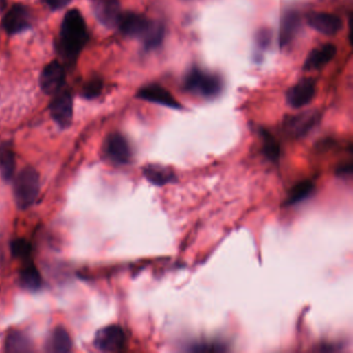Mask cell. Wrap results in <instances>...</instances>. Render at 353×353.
I'll return each instance as SVG.
<instances>
[{
  "label": "cell",
  "mask_w": 353,
  "mask_h": 353,
  "mask_svg": "<svg viewBox=\"0 0 353 353\" xmlns=\"http://www.w3.org/2000/svg\"><path fill=\"white\" fill-rule=\"evenodd\" d=\"M126 345V334L118 326H109L102 328L95 334V346L106 352L119 351Z\"/></svg>",
  "instance_id": "277c9868"
},
{
  "label": "cell",
  "mask_w": 353,
  "mask_h": 353,
  "mask_svg": "<svg viewBox=\"0 0 353 353\" xmlns=\"http://www.w3.org/2000/svg\"><path fill=\"white\" fill-rule=\"evenodd\" d=\"M15 168V155L8 146H5L0 150V173L5 181H10L13 177Z\"/></svg>",
  "instance_id": "603a6c76"
},
{
  "label": "cell",
  "mask_w": 353,
  "mask_h": 353,
  "mask_svg": "<svg viewBox=\"0 0 353 353\" xmlns=\"http://www.w3.org/2000/svg\"><path fill=\"white\" fill-rule=\"evenodd\" d=\"M11 250L14 256L18 257V258L27 259L32 254V244L27 240L18 238L12 242Z\"/></svg>",
  "instance_id": "d4e9b609"
},
{
  "label": "cell",
  "mask_w": 353,
  "mask_h": 353,
  "mask_svg": "<svg viewBox=\"0 0 353 353\" xmlns=\"http://www.w3.org/2000/svg\"><path fill=\"white\" fill-rule=\"evenodd\" d=\"M40 193V175L32 167L20 171L14 183V196L18 207L25 209L36 201Z\"/></svg>",
  "instance_id": "7a4b0ae2"
},
{
  "label": "cell",
  "mask_w": 353,
  "mask_h": 353,
  "mask_svg": "<svg viewBox=\"0 0 353 353\" xmlns=\"http://www.w3.org/2000/svg\"><path fill=\"white\" fill-rule=\"evenodd\" d=\"M93 12L98 20L107 27L117 25L122 12L118 0H95Z\"/></svg>",
  "instance_id": "5bb4252c"
},
{
  "label": "cell",
  "mask_w": 353,
  "mask_h": 353,
  "mask_svg": "<svg viewBox=\"0 0 353 353\" xmlns=\"http://www.w3.org/2000/svg\"><path fill=\"white\" fill-rule=\"evenodd\" d=\"M89 40L84 18L78 10L67 12L60 28L59 50L67 62L74 63Z\"/></svg>",
  "instance_id": "6da1fadb"
},
{
  "label": "cell",
  "mask_w": 353,
  "mask_h": 353,
  "mask_svg": "<svg viewBox=\"0 0 353 353\" xmlns=\"http://www.w3.org/2000/svg\"><path fill=\"white\" fill-rule=\"evenodd\" d=\"M320 114L317 111H307L291 116L285 122L284 128L287 134L293 138L307 135L319 122Z\"/></svg>",
  "instance_id": "52a82bcc"
},
{
  "label": "cell",
  "mask_w": 353,
  "mask_h": 353,
  "mask_svg": "<svg viewBox=\"0 0 353 353\" xmlns=\"http://www.w3.org/2000/svg\"><path fill=\"white\" fill-rule=\"evenodd\" d=\"M5 0H0V7H3L5 5Z\"/></svg>",
  "instance_id": "4dcf8cb0"
},
{
  "label": "cell",
  "mask_w": 353,
  "mask_h": 353,
  "mask_svg": "<svg viewBox=\"0 0 353 353\" xmlns=\"http://www.w3.org/2000/svg\"><path fill=\"white\" fill-rule=\"evenodd\" d=\"M1 25L9 34H18L27 30L32 25L30 10L23 5H13L3 17Z\"/></svg>",
  "instance_id": "ba28073f"
},
{
  "label": "cell",
  "mask_w": 353,
  "mask_h": 353,
  "mask_svg": "<svg viewBox=\"0 0 353 353\" xmlns=\"http://www.w3.org/2000/svg\"><path fill=\"white\" fill-rule=\"evenodd\" d=\"M316 84L313 79H304L286 93L287 103L295 109L305 107L315 97Z\"/></svg>",
  "instance_id": "9c48e42d"
},
{
  "label": "cell",
  "mask_w": 353,
  "mask_h": 353,
  "mask_svg": "<svg viewBox=\"0 0 353 353\" xmlns=\"http://www.w3.org/2000/svg\"><path fill=\"white\" fill-rule=\"evenodd\" d=\"M150 22V19L140 14L128 12L120 15L117 26L124 36L141 38L148 30Z\"/></svg>",
  "instance_id": "8fae6325"
},
{
  "label": "cell",
  "mask_w": 353,
  "mask_h": 353,
  "mask_svg": "<svg viewBox=\"0 0 353 353\" xmlns=\"http://www.w3.org/2000/svg\"><path fill=\"white\" fill-rule=\"evenodd\" d=\"M65 69L58 61H52L43 69L41 75V89L46 95H56L65 83Z\"/></svg>",
  "instance_id": "5b68a950"
},
{
  "label": "cell",
  "mask_w": 353,
  "mask_h": 353,
  "mask_svg": "<svg viewBox=\"0 0 353 353\" xmlns=\"http://www.w3.org/2000/svg\"><path fill=\"white\" fill-rule=\"evenodd\" d=\"M20 284L27 291H36L42 286V277L34 265L28 264L20 273Z\"/></svg>",
  "instance_id": "ffe728a7"
},
{
  "label": "cell",
  "mask_w": 353,
  "mask_h": 353,
  "mask_svg": "<svg viewBox=\"0 0 353 353\" xmlns=\"http://www.w3.org/2000/svg\"><path fill=\"white\" fill-rule=\"evenodd\" d=\"M299 26V16L297 12H286L282 18L281 27H280L279 42L280 46L283 48L287 46L295 38Z\"/></svg>",
  "instance_id": "e0dca14e"
},
{
  "label": "cell",
  "mask_w": 353,
  "mask_h": 353,
  "mask_svg": "<svg viewBox=\"0 0 353 353\" xmlns=\"http://www.w3.org/2000/svg\"><path fill=\"white\" fill-rule=\"evenodd\" d=\"M52 10H60L67 7L71 0H43Z\"/></svg>",
  "instance_id": "f1b7e54d"
},
{
  "label": "cell",
  "mask_w": 353,
  "mask_h": 353,
  "mask_svg": "<svg viewBox=\"0 0 353 353\" xmlns=\"http://www.w3.org/2000/svg\"><path fill=\"white\" fill-rule=\"evenodd\" d=\"M193 351H209V352H215V351H223L225 349L222 348L221 344H214V343H203V344L195 345L192 349Z\"/></svg>",
  "instance_id": "83f0119b"
},
{
  "label": "cell",
  "mask_w": 353,
  "mask_h": 353,
  "mask_svg": "<svg viewBox=\"0 0 353 353\" xmlns=\"http://www.w3.org/2000/svg\"><path fill=\"white\" fill-rule=\"evenodd\" d=\"M337 54V47L332 44L322 45L310 52L309 56L306 59L304 69L305 71H314L319 69L328 65Z\"/></svg>",
  "instance_id": "9a60e30c"
},
{
  "label": "cell",
  "mask_w": 353,
  "mask_h": 353,
  "mask_svg": "<svg viewBox=\"0 0 353 353\" xmlns=\"http://www.w3.org/2000/svg\"><path fill=\"white\" fill-rule=\"evenodd\" d=\"M137 98L150 102V103L158 104V105L165 106L171 109L181 110L183 106L177 102V100L169 93L167 89L159 87V85H150L144 87L137 93Z\"/></svg>",
  "instance_id": "7c38bea8"
},
{
  "label": "cell",
  "mask_w": 353,
  "mask_h": 353,
  "mask_svg": "<svg viewBox=\"0 0 353 353\" xmlns=\"http://www.w3.org/2000/svg\"><path fill=\"white\" fill-rule=\"evenodd\" d=\"M144 174L150 183L158 185V187L169 185L176 181L175 173L171 169L162 166V165H148L144 167Z\"/></svg>",
  "instance_id": "2e32d148"
},
{
  "label": "cell",
  "mask_w": 353,
  "mask_h": 353,
  "mask_svg": "<svg viewBox=\"0 0 353 353\" xmlns=\"http://www.w3.org/2000/svg\"><path fill=\"white\" fill-rule=\"evenodd\" d=\"M106 154L108 158L118 165L128 164L132 158V150L128 141L118 133L110 135L106 142Z\"/></svg>",
  "instance_id": "30bf717a"
},
{
  "label": "cell",
  "mask_w": 353,
  "mask_h": 353,
  "mask_svg": "<svg viewBox=\"0 0 353 353\" xmlns=\"http://www.w3.org/2000/svg\"><path fill=\"white\" fill-rule=\"evenodd\" d=\"M164 36V26L159 22L152 21L146 34L141 38L144 41L146 48L148 50H152V49H157L162 45Z\"/></svg>",
  "instance_id": "d6986e66"
},
{
  "label": "cell",
  "mask_w": 353,
  "mask_h": 353,
  "mask_svg": "<svg viewBox=\"0 0 353 353\" xmlns=\"http://www.w3.org/2000/svg\"><path fill=\"white\" fill-rule=\"evenodd\" d=\"M50 113L60 128H67L72 124L73 99L69 91L56 93V97L50 104Z\"/></svg>",
  "instance_id": "8992f818"
},
{
  "label": "cell",
  "mask_w": 353,
  "mask_h": 353,
  "mask_svg": "<svg viewBox=\"0 0 353 353\" xmlns=\"http://www.w3.org/2000/svg\"><path fill=\"white\" fill-rule=\"evenodd\" d=\"M307 21L313 30L326 36H334L343 27L342 20L330 13L309 14Z\"/></svg>",
  "instance_id": "4fadbf2b"
},
{
  "label": "cell",
  "mask_w": 353,
  "mask_h": 353,
  "mask_svg": "<svg viewBox=\"0 0 353 353\" xmlns=\"http://www.w3.org/2000/svg\"><path fill=\"white\" fill-rule=\"evenodd\" d=\"M5 348L9 352H27L32 350V343L23 332L14 330L8 336Z\"/></svg>",
  "instance_id": "44dd1931"
},
{
  "label": "cell",
  "mask_w": 353,
  "mask_h": 353,
  "mask_svg": "<svg viewBox=\"0 0 353 353\" xmlns=\"http://www.w3.org/2000/svg\"><path fill=\"white\" fill-rule=\"evenodd\" d=\"M103 89V81L99 77H93L83 87V95L87 99H95L101 93Z\"/></svg>",
  "instance_id": "484cf974"
},
{
  "label": "cell",
  "mask_w": 353,
  "mask_h": 353,
  "mask_svg": "<svg viewBox=\"0 0 353 353\" xmlns=\"http://www.w3.org/2000/svg\"><path fill=\"white\" fill-rule=\"evenodd\" d=\"M263 138V154L271 161H277L280 157V146L273 135L266 130H261Z\"/></svg>",
  "instance_id": "cb8c5ba5"
},
{
  "label": "cell",
  "mask_w": 353,
  "mask_h": 353,
  "mask_svg": "<svg viewBox=\"0 0 353 353\" xmlns=\"http://www.w3.org/2000/svg\"><path fill=\"white\" fill-rule=\"evenodd\" d=\"M271 41V32L267 28H261L256 34L257 48L260 51L266 50Z\"/></svg>",
  "instance_id": "4316f807"
},
{
  "label": "cell",
  "mask_w": 353,
  "mask_h": 353,
  "mask_svg": "<svg viewBox=\"0 0 353 353\" xmlns=\"http://www.w3.org/2000/svg\"><path fill=\"white\" fill-rule=\"evenodd\" d=\"M183 84L185 91L203 98L217 97L223 87V83L219 76L203 72L197 67L187 73Z\"/></svg>",
  "instance_id": "3957f363"
},
{
  "label": "cell",
  "mask_w": 353,
  "mask_h": 353,
  "mask_svg": "<svg viewBox=\"0 0 353 353\" xmlns=\"http://www.w3.org/2000/svg\"><path fill=\"white\" fill-rule=\"evenodd\" d=\"M3 148H5V146L3 144H0V150H3Z\"/></svg>",
  "instance_id": "1f68e13d"
},
{
  "label": "cell",
  "mask_w": 353,
  "mask_h": 353,
  "mask_svg": "<svg viewBox=\"0 0 353 353\" xmlns=\"http://www.w3.org/2000/svg\"><path fill=\"white\" fill-rule=\"evenodd\" d=\"M313 181H305L299 183V185H295L291 193H289L288 198L285 201V205L291 206L303 201L306 198L311 195L312 192L314 191Z\"/></svg>",
  "instance_id": "7402d4cb"
},
{
  "label": "cell",
  "mask_w": 353,
  "mask_h": 353,
  "mask_svg": "<svg viewBox=\"0 0 353 353\" xmlns=\"http://www.w3.org/2000/svg\"><path fill=\"white\" fill-rule=\"evenodd\" d=\"M352 173V165L349 164L343 165L342 167L338 169V174L346 176V175L351 174Z\"/></svg>",
  "instance_id": "f546056e"
},
{
  "label": "cell",
  "mask_w": 353,
  "mask_h": 353,
  "mask_svg": "<svg viewBox=\"0 0 353 353\" xmlns=\"http://www.w3.org/2000/svg\"><path fill=\"white\" fill-rule=\"evenodd\" d=\"M72 349V340L69 332L62 328L53 330L47 342V350L53 353H67Z\"/></svg>",
  "instance_id": "ac0fdd59"
}]
</instances>
